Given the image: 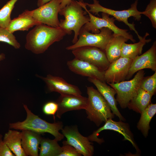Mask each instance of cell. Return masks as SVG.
<instances>
[{
  "label": "cell",
  "mask_w": 156,
  "mask_h": 156,
  "mask_svg": "<svg viewBox=\"0 0 156 156\" xmlns=\"http://www.w3.org/2000/svg\"><path fill=\"white\" fill-rule=\"evenodd\" d=\"M149 35V33L146 32L142 38L139 40V42L136 43L129 44L124 42L121 48L120 57L133 60L140 55L144 45L151 40V39H146L147 37Z\"/></svg>",
  "instance_id": "obj_23"
},
{
  "label": "cell",
  "mask_w": 156,
  "mask_h": 156,
  "mask_svg": "<svg viewBox=\"0 0 156 156\" xmlns=\"http://www.w3.org/2000/svg\"><path fill=\"white\" fill-rule=\"evenodd\" d=\"M0 42L6 43L18 49L21 47L20 43L13 34L7 28L0 27Z\"/></svg>",
  "instance_id": "obj_28"
},
{
  "label": "cell",
  "mask_w": 156,
  "mask_h": 156,
  "mask_svg": "<svg viewBox=\"0 0 156 156\" xmlns=\"http://www.w3.org/2000/svg\"><path fill=\"white\" fill-rule=\"evenodd\" d=\"M145 74L144 70H140L130 80L116 83H108L116 91L117 94L116 100L121 108L127 107L129 102L136 95L140 88Z\"/></svg>",
  "instance_id": "obj_7"
},
{
  "label": "cell",
  "mask_w": 156,
  "mask_h": 156,
  "mask_svg": "<svg viewBox=\"0 0 156 156\" xmlns=\"http://www.w3.org/2000/svg\"><path fill=\"white\" fill-rule=\"evenodd\" d=\"M71 0H61L60 4V9H62L69 4Z\"/></svg>",
  "instance_id": "obj_34"
},
{
  "label": "cell",
  "mask_w": 156,
  "mask_h": 156,
  "mask_svg": "<svg viewBox=\"0 0 156 156\" xmlns=\"http://www.w3.org/2000/svg\"><path fill=\"white\" fill-rule=\"evenodd\" d=\"M87 101L88 98L81 95L60 94L56 102L58 105L56 116L60 118L63 114L67 112L85 109Z\"/></svg>",
  "instance_id": "obj_15"
},
{
  "label": "cell",
  "mask_w": 156,
  "mask_h": 156,
  "mask_svg": "<svg viewBox=\"0 0 156 156\" xmlns=\"http://www.w3.org/2000/svg\"><path fill=\"white\" fill-rule=\"evenodd\" d=\"M5 55L3 53L0 54V62L5 58Z\"/></svg>",
  "instance_id": "obj_36"
},
{
  "label": "cell",
  "mask_w": 156,
  "mask_h": 156,
  "mask_svg": "<svg viewBox=\"0 0 156 156\" xmlns=\"http://www.w3.org/2000/svg\"><path fill=\"white\" fill-rule=\"evenodd\" d=\"M61 130L62 134L66 139L62 142L63 144L71 145L84 156L93 155L94 151L93 143L88 137L80 133L77 126H66Z\"/></svg>",
  "instance_id": "obj_9"
},
{
  "label": "cell",
  "mask_w": 156,
  "mask_h": 156,
  "mask_svg": "<svg viewBox=\"0 0 156 156\" xmlns=\"http://www.w3.org/2000/svg\"><path fill=\"white\" fill-rule=\"evenodd\" d=\"M140 88L153 95L155 94L156 91V71L151 76L144 77Z\"/></svg>",
  "instance_id": "obj_29"
},
{
  "label": "cell",
  "mask_w": 156,
  "mask_h": 156,
  "mask_svg": "<svg viewBox=\"0 0 156 156\" xmlns=\"http://www.w3.org/2000/svg\"><path fill=\"white\" fill-rule=\"evenodd\" d=\"M62 151L59 156H81L82 155L74 147L68 144H63Z\"/></svg>",
  "instance_id": "obj_32"
},
{
  "label": "cell",
  "mask_w": 156,
  "mask_h": 156,
  "mask_svg": "<svg viewBox=\"0 0 156 156\" xmlns=\"http://www.w3.org/2000/svg\"><path fill=\"white\" fill-rule=\"evenodd\" d=\"M92 4L84 3L86 6L90 8L89 11L93 14L99 15V12H104L111 15L119 21L123 22L129 27L131 30L133 31L137 35L139 40L141 39L142 37L139 34L135 27V24L129 23L128 21L129 17L133 16L135 20L139 21L140 20L142 15V12L139 11L137 8L138 3V0L132 4L131 7L127 10H116L103 6L99 3L97 0H93Z\"/></svg>",
  "instance_id": "obj_5"
},
{
  "label": "cell",
  "mask_w": 156,
  "mask_h": 156,
  "mask_svg": "<svg viewBox=\"0 0 156 156\" xmlns=\"http://www.w3.org/2000/svg\"><path fill=\"white\" fill-rule=\"evenodd\" d=\"M100 30V32L98 34L91 33L82 27L77 41L73 45L67 47L66 49L72 51L79 47L90 46L97 47L105 51L107 45L113 36V32L107 28H103Z\"/></svg>",
  "instance_id": "obj_8"
},
{
  "label": "cell",
  "mask_w": 156,
  "mask_h": 156,
  "mask_svg": "<svg viewBox=\"0 0 156 156\" xmlns=\"http://www.w3.org/2000/svg\"><path fill=\"white\" fill-rule=\"evenodd\" d=\"M23 106L27 114L26 119L22 122L10 123V129L21 130H27L40 134L49 133L53 135L58 142L61 141L64 138L63 134L59 132L63 127L62 122L53 123L49 122L33 114L27 105L23 104Z\"/></svg>",
  "instance_id": "obj_3"
},
{
  "label": "cell",
  "mask_w": 156,
  "mask_h": 156,
  "mask_svg": "<svg viewBox=\"0 0 156 156\" xmlns=\"http://www.w3.org/2000/svg\"><path fill=\"white\" fill-rule=\"evenodd\" d=\"M133 60L120 57L110 63L105 71L104 78L105 82L116 83L124 81L128 75Z\"/></svg>",
  "instance_id": "obj_13"
},
{
  "label": "cell",
  "mask_w": 156,
  "mask_h": 156,
  "mask_svg": "<svg viewBox=\"0 0 156 156\" xmlns=\"http://www.w3.org/2000/svg\"><path fill=\"white\" fill-rule=\"evenodd\" d=\"M61 0H52L32 10L31 15L39 24L53 27H59L58 14L60 10Z\"/></svg>",
  "instance_id": "obj_10"
},
{
  "label": "cell",
  "mask_w": 156,
  "mask_h": 156,
  "mask_svg": "<svg viewBox=\"0 0 156 156\" xmlns=\"http://www.w3.org/2000/svg\"><path fill=\"white\" fill-rule=\"evenodd\" d=\"M80 1L82 8L88 14L90 18L89 21L83 27L86 30L98 34L100 32V29L107 28L112 30L114 34H120L133 42H135L133 36L127 32V30L120 29L115 25L116 19L114 17H110L109 14L104 12L101 13V18L96 17L89 11L83 0H80Z\"/></svg>",
  "instance_id": "obj_6"
},
{
  "label": "cell",
  "mask_w": 156,
  "mask_h": 156,
  "mask_svg": "<svg viewBox=\"0 0 156 156\" xmlns=\"http://www.w3.org/2000/svg\"><path fill=\"white\" fill-rule=\"evenodd\" d=\"M67 34V33L60 27H53L39 24L27 34L25 47L34 53L41 54L53 43L62 39Z\"/></svg>",
  "instance_id": "obj_1"
},
{
  "label": "cell",
  "mask_w": 156,
  "mask_h": 156,
  "mask_svg": "<svg viewBox=\"0 0 156 156\" xmlns=\"http://www.w3.org/2000/svg\"><path fill=\"white\" fill-rule=\"evenodd\" d=\"M40 24L33 18L30 10H25L16 18L11 20L6 28L13 34L18 31H27L30 28Z\"/></svg>",
  "instance_id": "obj_20"
},
{
  "label": "cell",
  "mask_w": 156,
  "mask_h": 156,
  "mask_svg": "<svg viewBox=\"0 0 156 156\" xmlns=\"http://www.w3.org/2000/svg\"><path fill=\"white\" fill-rule=\"evenodd\" d=\"M21 132L9 129L3 137V141L16 156H26L21 145Z\"/></svg>",
  "instance_id": "obj_22"
},
{
  "label": "cell",
  "mask_w": 156,
  "mask_h": 156,
  "mask_svg": "<svg viewBox=\"0 0 156 156\" xmlns=\"http://www.w3.org/2000/svg\"><path fill=\"white\" fill-rule=\"evenodd\" d=\"M153 96L140 88L136 95L129 103L127 107L129 109L141 114L151 103Z\"/></svg>",
  "instance_id": "obj_24"
},
{
  "label": "cell",
  "mask_w": 156,
  "mask_h": 156,
  "mask_svg": "<svg viewBox=\"0 0 156 156\" xmlns=\"http://www.w3.org/2000/svg\"><path fill=\"white\" fill-rule=\"evenodd\" d=\"M80 0L79 1L71 0L70 3L61 9L59 14L64 17V19L60 21L59 27L65 31L68 35L71 34L72 31L74 32L72 42L75 43L78 40L80 29L85 24L89 21L86 11H83Z\"/></svg>",
  "instance_id": "obj_2"
},
{
  "label": "cell",
  "mask_w": 156,
  "mask_h": 156,
  "mask_svg": "<svg viewBox=\"0 0 156 156\" xmlns=\"http://www.w3.org/2000/svg\"><path fill=\"white\" fill-rule=\"evenodd\" d=\"M55 138L51 140L42 138L39 148V156H59L62 151V147Z\"/></svg>",
  "instance_id": "obj_26"
},
{
  "label": "cell",
  "mask_w": 156,
  "mask_h": 156,
  "mask_svg": "<svg viewBox=\"0 0 156 156\" xmlns=\"http://www.w3.org/2000/svg\"><path fill=\"white\" fill-rule=\"evenodd\" d=\"M87 92L88 101L85 110L87 118L99 127L108 119L114 118L109 105L97 90L92 86L87 87Z\"/></svg>",
  "instance_id": "obj_4"
},
{
  "label": "cell",
  "mask_w": 156,
  "mask_h": 156,
  "mask_svg": "<svg viewBox=\"0 0 156 156\" xmlns=\"http://www.w3.org/2000/svg\"><path fill=\"white\" fill-rule=\"evenodd\" d=\"M75 58L96 66L105 71L110 64L105 51L97 47L84 46L72 51Z\"/></svg>",
  "instance_id": "obj_11"
},
{
  "label": "cell",
  "mask_w": 156,
  "mask_h": 156,
  "mask_svg": "<svg viewBox=\"0 0 156 156\" xmlns=\"http://www.w3.org/2000/svg\"><path fill=\"white\" fill-rule=\"evenodd\" d=\"M88 80L96 87L97 90L108 103L112 113L120 120L125 121V118L121 114L117 107V101L114 97L116 94L115 90L107 85L105 82H102L96 79L88 77Z\"/></svg>",
  "instance_id": "obj_18"
},
{
  "label": "cell",
  "mask_w": 156,
  "mask_h": 156,
  "mask_svg": "<svg viewBox=\"0 0 156 156\" xmlns=\"http://www.w3.org/2000/svg\"><path fill=\"white\" fill-rule=\"evenodd\" d=\"M156 71V41L143 54L133 59L126 79L128 80L138 71L144 69Z\"/></svg>",
  "instance_id": "obj_14"
},
{
  "label": "cell",
  "mask_w": 156,
  "mask_h": 156,
  "mask_svg": "<svg viewBox=\"0 0 156 156\" xmlns=\"http://www.w3.org/2000/svg\"><path fill=\"white\" fill-rule=\"evenodd\" d=\"M18 0H10L0 10V27L6 28L11 19V15L14 5Z\"/></svg>",
  "instance_id": "obj_27"
},
{
  "label": "cell",
  "mask_w": 156,
  "mask_h": 156,
  "mask_svg": "<svg viewBox=\"0 0 156 156\" xmlns=\"http://www.w3.org/2000/svg\"><path fill=\"white\" fill-rule=\"evenodd\" d=\"M67 65L70 70L76 74L96 78L105 82L104 78L105 71L88 62L75 58L68 61Z\"/></svg>",
  "instance_id": "obj_16"
},
{
  "label": "cell",
  "mask_w": 156,
  "mask_h": 156,
  "mask_svg": "<svg viewBox=\"0 0 156 156\" xmlns=\"http://www.w3.org/2000/svg\"><path fill=\"white\" fill-rule=\"evenodd\" d=\"M3 140L0 141V156H15Z\"/></svg>",
  "instance_id": "obj_33"
},
{
  "label": "cell",
  "mask_w": 156,
  "mask_h": 156,
  "mask_svg": "<svg viewBox=\"0 0 156 156\" xmlns=\"http://www.w3.org/2000/svg\"><path fill=\"white\" fill-rule=\"evenodd\" d=\"M40 77L46 83L50 92H56L60 94L81 95V92L77 86L68 83L62 77L50 74Z\"/></svg>",
  "instance_id": "obj_17"
},
{
  "label": "cell",
  "mask_w": 156,
  "mask_h": 156,
  "mask_svg": "<svg viewBox=\"0 0 156 156\" xmlns=\"http://www.w3.org/2000/svg\"><path fill=\"white\" fill-rule=\"evenodd\" d=\"M2 135L0 134V141L2 140Z\"/></svg>",
  "instance_id": "obj_37"
},
{
  "label": "cell",
  "mask_w": 156,
  "mask_h": 156,
  "mask_svg": "<svg viewBox=\"0 0 156 156\" xmlns=\"http://www.w3.org/2000/svg\"><path fill=\"white\" fill-rule=\"evenodd\" d=\"M51 0H38L37 3V6L38 7H39Z\"/></svg>",
  "instance_id": "obj_35"
},
{
  "label": "cell",
  "mask_w": 156,
  "mask_h": 156,
  "mask_svg": "<svg viewBox=\"0 0 156 156\" xmlns=\"http://www.w3.org/2000/svg\"><path fill=\"white\" fill-rule=\"evenodd\" d=\"M128 40L120 34L113 33L112 37L107 45L105 50L110 63L120 57L122 45Z\"/></svg>",
  "instance_id": "obj_21"
},
{
  "label": "cell",
  "mask_w": 156,
  "mask_h": 156,
  "mask_svg": "<svg viewBox=\"0 0 156 156\" xmlns=\"http://www.w3.org/2000/svg\"><path fill=\"white\" fill-rule=\"evenodd\" d=\"M156 113V104L151 103L141 113L137 127L146 138L150 129V123Z\"/></svg>",
  "instance_id": "obj_25"
},
{
  "label": "cell",
  "mask_w": 156,
  "mask_h": 156,
  "mask_svg": "<svg viewBox=\"0 0 156 156\" xmlns=\"http://www.w3.org/2000/svg\"><path fill=\"white\" fill-rule=\"evenodd\" d=\"M142 14L148 17L151 20L152 26L156 29V0H151Z\"/></svg>",
  "instance_id": "obj_30"
},
{
  "label": "cell",
  "mask_w": 156,
  "mask_h": 156,
  "mask_svg": "<svg viewBox=\"0 0 156 156\" xmlns=\"http://www.w3.org/2000/svg\"><path fill=\"white\" fill-rule=\"evenodd\" d=\"M58 105L57 102L50 101L46 103L43 106L42 111L47 115H52L55 118V115L58 109Z\"/></svg>",
  "instance_id": "obj_31"
},
{
  "label": "cell",
  "mask_w": 156,
  "mask_h": 156,
  "mask_svg": "<svg viewBox=\"0 0 156 156\" xmlns=\"http://www.w3.org/2000/svg\"><path fill=\"white\" fill-rule=\"evenodd\" d=\"M122 121L117 122L114 121L112 119H108L105 124L97 130L94 131L88 138L91 142H95L101 144L104 142L102 139L98 137L99 133L104 130H109L116 131L122 134L124 137L125 140L130 142L133 146L137 149V147L134 140L133 135L131 131L129 125Z\"/></svg>",
  "instance_id": "obj_12"
},
{
  "label": "cell",
  "mask_w": 156,
  "mask_h": 156,
  "mask_svg": "<svg viewBox=\"0 0 156 156\" xmlns=\"http://www.w3.org/2000/svg\"><path fill=\"white\" fill-rule=\"evenodd\" d=\"M21 132V145L27 156H39V146L42 138L40 134L27 130Z\"/></svg>",
  "instance_id": "obj_19"
}]
</instances>
